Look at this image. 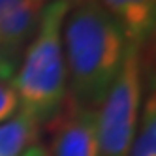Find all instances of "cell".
Listing matches in <instances>:
<instances>
[{"label":"cell","mask_w":156,"mask_h":156,"mask_svg":"<svg viewBox=\"0 0 156 156\" xmlns=\"http://www.w3.org/2000/svg\"><path fill=\"white\" fill-rule=\"evenodd\" d=\"M128 43L96 0L72 6L62 25L68 96L79 105L98 109L122 66Z\"/></svg>","instance_id":"obj_1"},{"label":"cell","mask_w":156,"mask_h":156,"mask_svg":"<svg viewBox=\"0 0 156 156\" xmlns=\"http://www.w3.org/2000/svg\"><path fill=\"white\" fill-rule=\"evenodd\" d=\"M70 4L47 2L41 12L36 34L28 43L12 87L19 109L30 113L40 124L49 122L68 98V72L62 51V25Z\"/></svg>","instance_id":"obj_2"},{"label":"cell","mask_w":156,"mask_h":156,"mask_svg":"<svg viewBox=\"0 0 156 156\" xmlns=\"http://www.w3.org/2000/svg\"><path fill=\"white\" fill-rule=\"evenodd\" d=\"M143 47L128 43L122 66L98 107V143L102 156H128L143 104Z\"/></svg>","instance_id":"obj_3"},{"label":"cell","mask_w":156,"mask_h":156,"mask_svg":"<svg viewBox=\"0 0 156 156\" xmlns=\"http://www.w3.org/2000/svg\"><path fill=\"white\" fill-rule=\"evenodd\" d=\"M47 156H102L98 143V109L79 105L70 96L47 122Z\"/></svg>","instance_id":"obj_4"},{"label":"cell","mask_w":156,"mask_h":156,"mask_svg":"<svg viewBox=\"0 0 156 156\" xmlns=\"http://www.w3.org/2000/svg\"><path fill=\"white\" fill-rule=\"evenodd\" d=\"M47 0H19L0 13V77L12 83L28 43L36 34Z\"/></svg>","instance_id":"obj_5"},{"label":"cell","mask_w":156,"mask_h":156,"mask_svg":"<svg viewBox=\"0 0 156 156\" xmlns=\"http://www.w3.org/2000/svg\"><path fill=\"white\" fill-rule=\"evenodd\" d=\"M124 32L130 43L145 45L156 25V0H96Z\"/></svg>","instance_id":"obj_6"},{"label":"cell","mask_w":156,"mask_h":156,"mask_svg":"<svg viewBox=\"0 0 156 156\" xmlns=\"http://www.w3.org/2000/svg\"><path fill=\"white\" fill-rule=\"evenodd\" d=\"M40 120L19 109L17 113L0 124V156H23L40 141Z\"/></svg>","instance_id":"obj_7"},{"label":"cell","mask_w":156,"mask_h":156,"mask_svg":"<svg viewBox=\"0 0 156 156\" xmlns=\"http://www.w3.org/2000/svg\"><path fill=\"white\" fill-rule=\"evenodd\" d=\"M128 156H156V98L151 92L141 104L137 130Z\"/></svg>","instance_id":"obj_8"},{"label":"cell","mask_w":156,"mask_h":156,"mask_svg":"<svg viewBox=\"0 0 156 156\" xmlns=\"http://www.w3.org/2000/svg\"><path fill=\"white\" fill-rule=\"evenodd\" d=\"M19 111V100L9 81L0 77V124Z\"/></svg>","instance_id":"obj_9"},{"label":"cell","mask_w":156,"mask_h":156,"mask_svg":"<svg viewBox=\"0 0 156 156\" xmlns=\"http://www.w3.org/2000/svg\"><path fill=\"white\" fill-rule=\"evenodd\" d=\"M23 156H47V151H43V147H40V145H34V147H30Z\"/></svg>","instance_id":"obj_10"},{"label":"cell","mask_w":156,"mask_h":156,"mask_svg":"<svg viewBox=\"0 0 156 156\" xmlns=\"http://www.w3.org/2000/svg\"><path fill=\"white\" fill-rule=\"evenodd\" d=\"M19 0H0V13H4L6 9H9L12 6H15Z\"/></svg>","instance_id":"obj_11"},{"label":"cell","mask_w":156,"mask_h":156,"mask_svg":"<svg viewBox=\"0 0 156 156\" xmlns=\"http://www.w3.org/2000/svg\"><path fill=\"white\" fill-rule=\"evenodd\" d=\"M49 2H55V0H49ZM62 2H68L70 6H77V4H83V2H88V0H62Z\"/></svg>","instance_id":"obj_12"}]
</instances>
